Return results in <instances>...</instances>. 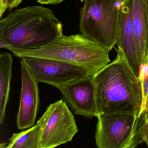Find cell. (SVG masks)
<instances>
[{
    "label": "cell",
    "mask_w": 148,
    "mask_h": 148,
    "mask_svg": "<svg viewBox=\"0 0 148 148\" xmlns=\"http://www.w3.org/2000/svg\"><path fill=\"white\" fill-rule=\"evenodd\" d=\"M144 142L146 143L148 148V120L144 134Z\"/></svg>",
    "instance_id": "18"
},
{
    "label": "cell",
    "mask_w": 148,
    "mask_h": 148,
    "mask_svg": "<svg viewBox=\"0 0 148 148\" xmlns=\"http://www.w3.org/2000/svg\"><path fill=\"white\" fill-rule=\"evenodd\" d=\"M21 60L38 83L47 84L58 89L81 78L91 77L84 69L58 60L23 57Z\"/></svg>",
    "instance_id": "7"
},
{
    "label": "cell",
    "mask_w": 148,
    "mask_h": 148,
    "mask_svg": "<svg viewBox=\"0 0 148 148\" xmlns=\"http://www.w3.org/2000/svg\"><path fill=\"white\" fill-rule=\"evenodd\" d=\"M92 77L81 78L59 88L74 114L87 118L96 116Z\"/></svg>",
    "instance_id": "9"
},
{
    "label": "cell",
    "mask_w": 148,
    "mask_h": 148,
    "mask_svg": "<svg viewBox=\"0 0 148 148\" xmlns=\"http://www.w3.org/2000/svg\"><path fill=\"white\" fill-rule=\"evenodd\" d=\"M13 59L10 53L0 55V124L4 122L5 110L8 101L12 76Z\"/></svg>",
    "instance_id": "12"
},
{
    "label": "cell",
    "mask_w": 148,
    "mask_h": 148,
    "mask_svg": "<svg viewBox=\"0 0 148 148\" xmlns=\"http://www.w3.org/2000/svg\"><path fill=\"white\" fill-rule=\"evenodd\" d=\"M80 11L82 34L107 49L116 44L122 0H83Z\"/></svg>",
    "instance_id": "5"
},
{
    "label": "cell",
    "mask_w": 148,
    "mask_h": 148,
    "mask_svg": "<svg viewBox=\"0 0 148 148\" xmlns=\"http://www.w3.org/2000/svg\"><path fill=\"white\" fill-rule=\"evenodd\" d=\"M36 125V148H55L67 143L78 131L74 115L62 100L50 104Z\"/></svg>",
    "instance_id": "6"
},
{
    "label": "cell",
    "mask_w": 148,
    "mask_h": 148,
    "mask_svg": "<svg viewBox=\"0 0 148 148\" xmlns=\"http://www.w3.org/2000/svg\"><path fill=\"white\" fill-rule=\"evenodd\" d=\"M95 138L98 148H128L144 142L148 111L101 114Z\"/></svg>",
    "instance_id": "4"
},
{
    "label": "cell",
    "mask_w": 148,
    "mask_h": 148,
    "mask_svg": "<svg viewBox=\"0 0 148 148\" xmlns=\"http://www.w3.org/2000/svg\"><path fill=\"white\" fill-rule=\"evenodd\" d=\"M63 34V24L50 9L32 6L13 10L0 20V47L40 48Z\"/></svg>",
    "instance_id": "2"
},
{
    "label": "cell",
    "mask_w": 148,
    "mask_h": 148,
    "mask_svg": "<svg viewBox=\"0 0 148 148\" xmlns=\"http://www.w3.org/2000/svg\"><path fill=\"white\" fill-rule=\"evenodd\" d=\"M7 143H2L0 144V148H5L7 146Z\"/></svg>",
    "instance_id": "19"
},
{
    "label": "cell",
    "mask_w": 148,
    "mask_h": 148,
    "mask_svg": "<svg viewBox=\"0 0 148 148\" xmlns=\"http://www.w3.org/2000/svg\"><path fill=\"white\" fill-rule=\"evenodd\" d=\"M142 93V101L141 111H148V58L140 68L139 76Z\"/></svg>",
    "instance_id": "14"
},
{
    "label": "cell",
    "mask_w": 148,
    "mask_h": 148,
    "mask_svg": "<svg viewBox=\"0 0 148 148\" xmlns=\"http://www.w3.org/2000/svg\"><path fill=\"white\" fill-rule=\"evenodd\" d=\"M92 81L96 117L101 114L140 112L142 101L140 80L120 48L115 60L93 76Z\"/></svg>",
    "instance_id": "1"
},
{
    "label": "cell",
    "mask_w": 148,
    "mask_h": 148,
    "mask_svg": "<svg viewBox=\"0 0 148 148\" xmlns=\"http://www.w3.org/2000/svg\"><path fill=\"white\" fill-rule=\"evenodd\" d=\"M65 0H37V2L42 4H59Z\"/></svg>",
    "instance_id": "15"
},
{
    "label": "cell",
    "mask_w": 148,
    "mask_h": 148,
    "mask_svg": "<svg viewBox=\"0 0 148 148\" xmlns=\"http://www.w3.org/2000/svg\"><path fill=\"white\" fill-rule=\"evenodd\" d=\"M23 0H8V9L12 10L13 8L17 7Z\"/></svg>",
    "instance_id": "17"
},
{
    "label": "cell",
    "mask_w": 148,
    "mask_h": 148,
    "mask_svg": "<svg viewBox=\"0 0 148 148\" xmlns=\"http://www.w3.org/2000/svg\"><path fill=\"white\" fill-rule=\"evenodd\" d=\"M21 90L17 124L20 130L34 126L39 110L40 98L38 82L25 63L21 60Z\"/></svg>",
    "instance_id": "8"
},
{
    "label": "cell",
    "mask_w": 148,
    "mask_h": 148,
    "mask_svg": "<svg viewBox=\"0 0 148 148\" xmlns=\"http://www.w3.org/2000/svg\"><path fill=\"white\" fill-rule=\"evenodd\" d=\"M137 147V146H136V145H132V146H131V147H129L128 148H136V147Z\"/></svg>",
    "instance_id": "20"
},
{
    "label": "cell",
    "mask_w": 148,
    "mask_h": 148,
    "mask_svg": "<svg viewBox=\"0 0 148 148\" xmlns=\"http://www.w3.org/2000/svg\"><path fill=\"white\" fill-rule=\"evenodd\" d=\"M132 22L141 66L148 58V0H134Z\"/></svg>",
    "instance_id": "11"
},
{
    "label": "cell",
    "mask_w": 148,
    "mask_h": 148,
    "mask_svg": "<svg viewBox=\"0 0 148 148\" xmlns=\"http://www.w3.org/2000/svg\"><path fill=\"white\" fill-rule=\"evenodd\" d=\"M38 135V128L36 125L20 133L13 134L5 148H36Z\"/></svg>",
    "instance_id": "13"
},
{
    "label": "cell",
    "mask_w": 148,
    "mask_h": 148,
    "mask_svg": "<svg viewBox=\"0 0 148 148\" xmlns=\"http://www.w3.org/2000/svg\"><path fill=\"white\" fill-rule=\"evenodd\" d=\"M134 0H122L119 20L118 37L116 44L122 50L136 75L140 76V66L133 30Z\"/></svg>",
    "instance_id": "10"
},
{
    "label": "cell",
    "mask_w": 148,
    "mask_h": 148,
    "mask_svg": "<svg viewBox=\"0 0 148 148\" xmlns=\"http://www.w3.org/2000/svg\"><path fill=\"white\" fill-rule=\"evenodd\" d=\"M8 0H0V17H1L3 14L8 9Z\"/></svg>",
    "instance_id": "16"
},
{
    "label": "cell",
    "mask_w": 148,
    "mask_h": 148,
    "mask_svg": "<svg viewBox=\"0 0 148 148\" xmlns=\"http://www.w3.org/2000/svg\"><path fill=\"white\" fill-rule=\"evenodd\" d=\"M8 50L20 58L36 57L67 62L84 69L91 77L110 62L107 49L82 34L63 35L40 48Z\"/></svg>",
    "instance_id": "3"
}]
</instances>
